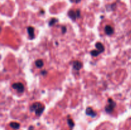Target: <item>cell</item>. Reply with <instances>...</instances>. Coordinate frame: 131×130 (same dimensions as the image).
Instances as JSON below:
<instances>
[{"mask_svg": "<svg viewBox=\"0 0 131 130\" xmlns=\"http://www.w3.org/2000/svg\"><path fill=\"white\" fill-rule=\"evenodd\" d=\"M29 130H33V126H31V127H30V128H29Z\"/></svg>", "mask_w": 131, "mask_h": 130, "instance_id": "cell-18", "label": "cell"}, {"mask_svg": "<svg viewBox=\"0 0 131 130\" xmlns=\"http://www.w3.org/2000/svg\"><path fill=\"white\" fill-rule=\"evenodd\" d=\"M42 74L43 75H45L46 74V73H47V72H46V71H43V72H42Z\"/></svg>", "mask_w": 131, "mask_h": 130, "instance_id": "cell-17", "label": "cell"}, {"mask_svg": "<svg viewBox=\"0 0 131 130\" xmlns=\"http://www.w3.org/2000/svg\"><path fill=\"white\" fill-rule=\"evenodd\" d=\"M86 114L88 116L92 117H95L97 116V113L93 110V109L91 108V107H88V108L86 109Z\"/></svg>", "mask_w": 131, "mask_h": 130, "instance_id": "cell-6", "label": "cell"}, {"mask_svg": "<svg viewBox=\"0 0 131 130\" xmlns=\"http://www.w3.org/2000/svg\"><path fill=\"white\" fill-rule=\"evenodd\" d=\"M116 102L114 101L113 99H111V98H109L108 99V104L105 107V110H106V112L107 113L111 114V113L113 112L115 108L116 107Z\"/></svg>", "mask_w": 131, "mask_h": 130, "instance_id": "cell-2", "label": "cell"}, {"mask_svg": "<svg viewBox=\"0 0 131 130\" xmlns=\"http://www.w3.org/2000/svg\"><path fill=\"white\" fill-rule=\"evenodd\" d=\"M67 121H68V125H69L70 128L72 129L74 126V121H73V120H72V119L68 118L67 119Z\"/></svg>", "mask_w": 131, "mask_h": 130, "instance_id": "cell-13", "label": "cell"}, {"mask_svg": "<svg viewBox=\"0 0 131 130\" xmlns=\"http://www.w3.org/2000/svg\"><path fill=\"white\" fill-rule=\"evenodd\" d=\"M30 111L35 112L37 116H40L45 109L44 105L40 102H35L30 106Z\"/></svg>", "mask_w": 131, "mask_h": 130, "instance_id": "cell-1", "label": "cell"}, {"mask_svg": "<svg viewBox=\"0 0 131 130\" xmlns=\"http://www.w3.org/2000/svg\"><path fill=\"white\" fill-rule=\"evenodd\" d=\"M56 22H58V19H55V18H53V19H51L50 22H49V26H53Z\"/></svg>", "mask_w": 131, "mask_h": 130, "instance_id": "cell-14", "label": "cell"}, {"mask_svg": "<svg viewBox=\"0 0 131 130\" xmlns=\"http://www.w3.org/2000/svg\"><path fill=\"white\" fill-rule=\"evenodd\" d=\"M27 30H28V35L30 36V38L33 39L35 38V29H34L33 27L29 26L27 28Z\"/></svg>", "mask_w": 131, "mask_h": 130, "instance_id": "cell-8", "label": "cell"}, {"mask_svg": "<svg viewBox=\"0 0 131 130\" xmlns=\"http://www.w3.org/2000/svg\"><path fill=\"white\" fill-rule=\"evenodd\" d=\"M68 15L73 21H75L77 19L79 18L81 16V12L79 10H70L68 13Z\"/></svg>", "mask_w": 131, "mask_h": 130, "instance_id": "cell-3", "label": "cell"}, {"mask_svg": "<svg viewBox=\"0 0 131 130\" xmlns=\"http://www.w3.org/2000/svg\"><path fill=\"white\" fill-rule=\"evenodd\" d=\"M90 54H91V56H93V57H96V56H99V54H100V52L97 49V50H93L90 52Z\"/></svg>", "mask_w": 131, "mask_h": 130, "instance_id": "cell-12", "label": "cell"}, {"mask_svg": "<svg viewBox=\"0 0 131 130\" xmlns=\"http://www.w3.org/2000/svg\"><path fill=\"white\" fill-rule=\"evenodd\" d=\"M10 126L11 128H12L13 129L15 130H18L20 128V124L18 123H15V122H12L10 123Z\"/></svg>", "mask_w": 131, "mask_h": 130, "instance_id": "cell-10", "label": "cell"}, {"mask_svg": "<svg viewBox=\"0 0 131 130\" xmlns=\"http://www.w3.org/2000/svg\"><path fill=\"white\" fill-rule=\"evenodd\" d=\"M35 66L38 68H40L44 66V61L42 59H37L35 61Z\"/></svg>", "mask_w": 131, "mask_h": 130, "instance_id": "cell-11", "label": "cell"}, {"mask_svg": "<svg viewBox=\"0 0 131 130\" xmlns=\"http://www.w3.org/2000/svg\"><path fill=\"white\" fill-rule=\"evenodd\" d=\"M72 65H73V69L75 70V71H77V72H79L81 70V68L82 67V63L79 61H75L73 62Z\"/></svg>", "mask_w": 131, "mask_h": 130, "instance_id": "cell-5", "label": "cell"}, {"mask_svg": "<svg viewBox=\"0 0 131 130\" xmlns=\"http://www.w3.org/2000/svg\"><path fill=\"white\" fill-rule=\"evenodd\" d=\"M104 31L106 35H112L114 33L113 28L112 26H111L110 25L106 26V27L104 28Z\"/></svg>", "mask_w": 131, "mask_h": 130, "instance_id": "cell-7", "label": "cell"}, {"mask_svg": "<svg viewBox=\"0 0 131 130\" xmlns=\"http://www.w3.org/2000/svg\"><path fill=\"white\" fill-rule=\"evenodd\" d=\"M95 47L97 48V49L100 53L103 52L104 51V50H105L104 46V45L102 43H100V42L96 43Z\"/></svg>", "mask_w": 131, "mask_h": 130, "instance_id": "cell-9", "label": "cell"}, {"mask_svg": "<svg viewBox=\"0 0 131 130\" xmlns=\"http://www.w3.org/2000/svg\"><path fill=\"white\" fill-rule=\"evenodd\" d=\"M81 1V0H70V1L72 2V3H79Z\"/></svg>", "mask_w": 131, "mask_h": 130, "instance_id": "cell-15", "label": "cell"}, {"mask_svg": "<svg viewBox=\"0 0 131 130\" xmlns=\"http://www.w3.org/2000/svg\"><path fill=\"white\" fill-rule=\"evenodd\" d=\"M12 88L16 90L19 93H22L24 91V86L21 82H17V83H14L12 84Z\"/></svg>", "mask_w": 131, "mask_h": 130, "instance_id": "cell-4", "label": "cell"}, {"mask_svg": "<svg viewBox=\"0 0 131 130\" xmlns=\"http://www.w3.org/2000/svg\"><path fill=\"white\" fill-rule=\"evenodd\" d=\"M62 29H63V32H62V33H63V34H64L65 32H66V27L63 26V27H62Z\"/></svg>", "mask_w": 131, "mask_h": 130, "instance_id": "cell-16", "label": "cell"}]
</instances>
